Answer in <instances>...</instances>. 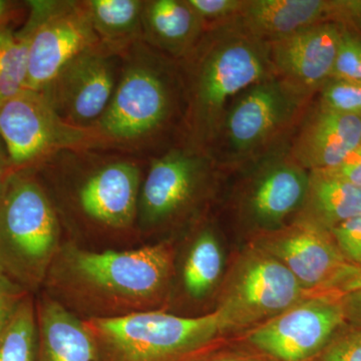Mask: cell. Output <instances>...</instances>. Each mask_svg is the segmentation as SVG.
<instances>
[{
  "label": "cell",
  "mask_w": 361,
  "mask_h": 361,
  "mask_svg": "<svg viewBox=\"0 0 361 361\" xmlns=\"http://www.w3.org/2000/svg\"><path fill=\"white\" fill-rule=\"evenodd\" d=\"M175 272L169 242L123 251H90L68 242L51 266L47 295L80 319L161 310Z\"/></svg>",
  "instance_id": "1"
},
{
  "label": "cell",
  "mask_w": 361,
  "mask_h": 361,
  "mask_svg": "<svg viewBox=\"0 0 361 361\" xmlns=\"http://www.w3.org/2000/svg\"><path fill=\"white\" fill-rule=\"evenodd\" d=\"M82 174L73 191V203L85 220L109 230L137 225L141 168L128 159L106 158L78 149Z\"/></svg>",
  "instance_id": "14"
},
{
  "label": "cell",
  "mask_w": 361,
  "mask_h": 361,
  "mask_svg": "<svg viewBox=\"0 0 361 361\" xmlns=\"http://www.w3.org/2000/svg\"><path fill=\"white\" fill-rule=\"evenodd\" d=\"M205 32V25L187 0L144 1L142 42L167 58H186Z\"/></svg>",
  "instance_id": "18"
},
{
  "label": "cell",
  "mask_w": 361,
  "mask_h": 361,
  "mask_svg": "<svg viewBox=\"0 0 361 361\" xmlns=\"http://www.w3.org/2000/svg\"><path fill=\"white\" fill-rule=\"evenodd\" d=\"M182 61L189 145L205 151L220 134L230 99L275 77L269 44L237 18L207 28Z\"/></svg>",
  "instance_id": "2"
},
{
  "label": "cell",
  "mask_w": 361,
  "mask_h": 361,
  "mask_svg": "<svg viewBox=\"0 0 361 361\" xmlns=\"http://www.w3.org/2000/svg\"><path fill=\"white\" fill-rule=\"evenodd\" d=\"M311 295L286 266L254 244L230 270L216 311L228 334L256 329Z\"/></svg>",
  "instance_id": "6"
},
{
  "label": "cell",
  "mask_w": 361,
  "mask_h": 361,
  "mask_svg": "<svg viewBox=\"0 0 361 361\" xmlns=\"http://www.w3.org/2000/svg\"><path fill=\"white\" fill-rule=\"evenodd\" d=\"M255 245L286 266L313 295L341 292L346 282L361 274L360 268L342 254L329 230L304 218L263 232Z\"/></svg>",
  "instance_id": "10"
},
{
  "label": "cell",
  "mask_w": 361,
  "mask_h": 361,
  "mask_svg": "<svg viewBox=\"0 0 361 361\" xmlns=\"http://www.w3.org/2000/svg\"><path fill=\"white\" fill-rule=\"evenodd\" d=\"M187 2L203 21L207 30L210 26L238 18L246 0H187Z\"/></svg>",
  "instance_id": "29"
},
{
  "label": "cell",
  "mask_w": 361,
  "mask_h": 361,
  "mask_svg": "<svg viewBox=\"0 0 361 361\" xmlns=\"http://www.w3.org/2000/svg\"><path fill=\"white\" fill-rule=\"evenodd\" d=\"M329 0H246L237 20L247 32L266 44L326 23Z\"/></svg>",
  "instance_id": "19"
},
{
  "label": "cell",
  "mask_w": 361,
  "mask_h": 361,
  "mask_svg": "<svg viewBox=\"0 0 361 361\" xmlns=\"http://www.w3.org/2000/svg\"><path fill=\"white\" fill-rule=\"evenodd\" d=\"M39 350L37 361H94L84 322L49 295L37 303Z\"/></svg>",
  "instance_id": "20"
},
{
  "label": "cell",
  "mask_w": 361,
  "mask_h": 361,
  "mask_svg": "<svg viewBox=\"0 0 361 361\" xmlns=\"http://www.w3.org/2000/svg\"><path fill=\"white\" fill-rule=\"evenodd\" d=\"M361 144V116L342 115L318 106L308 116L289 153L304 169L337 167Z\"/></svg>",
  "instance_id": "17"
},
{
  "label": "cell",
  "mask_w": 361,
  "mask_h": 361,
  "mask_svg": "<svg viewBox=\"0 0 361 361\" xmlns=\"http://www.w3.org/2000/svg\"><path fill=\"white\" fill-rule=\"evenodd\" d=\"M123 54L99 44L56 73L42 92L61 120L90 129L101 118L118 85Z\"/></svg>",
  "instance_id": "12"
},
{
  "label": "cell",
  "mask_w": 361,
  "mask_h": 361,
  "mask_svg": "<svg viewBox=\"0 0 361 361\" xmlns=\"http://www.w3.org/2000/svg\"><path fill=\"white\" fill-rule=\"evenodd\" d=\"M199 361H270L262 353L249 351H218L215 350Z\"/></svg>",
  "instance_id": "34"
},
{
  "label": "cell",
  "mask_w": 361,
  "mask_h": 361,
  "mask_svg": "<svg viewBox=\"0 0 361 361\" xmlns=\"http://www.w3.org/2000/svg\"><path fill=\"white\" fill-rule=\"evenodd\" d=\"M13 174V168H11V161H9L8 153L4 140L0 137V202L2 200L4 192H6L7 184H8L9 178Z\"/></svg>",
  "instance_id": "36"
},
{
  "label": "cell",
  "mask_w": 361,
  "mask_h": 361,
  "mask_svg": "<svg viewBox=\"0 0 361 361\" xmlns=\"http://www.w3.org/2000/svg\"><path fill=\"white\" fill-rule=\"evenodd\" d=\"M341 32V25L326 21L271 42L275 77L310 99L331 78Z\"/></svg>",
  "instance_id": "15"
},
{
  "label": "cell",
  "mask_w": 361,
  "mask_h": 361,
  "mask_svg": "<svg viewBox=\"0 0 361 361\" xmlns=\"http://www.w3.org/2000/svg\"><path fill=\"white\" fill-rule=\"evenodd\" d=\"M94 361H199L224 339L217 311L196 317L147 311L82 320Z\"/></svg>",
  "instance_id": "4"
},
{
  "label": "cell",
  "mask_w": 361,
  "mask_h": 361,
  "mask_svg": "<svg viewBox=\"0 0 361 361\" xmlns=\"http://www.w3.org/2000/svg\"><path fill=\"white\" fill-rule=\"evenodd\" d=\"M56 206L39 180L26 171L13 173L0 202V266L32 292L44 285L61 248Z\"/></svg>",
  "instance_id": "5"
},
{
  "label": "cell",
  "mask_w": 361,
  "mask_h": 361,
  "mask_svg": "<svg viewBox=\"0 0 361 361\" xmlns=\"http://www.w3.org/2000/svg\"><path fill=\"white\" fill-rule=\"evenodd\" d=\"M318 106L342 115L361 116V82L330 78L319 92Z\"/></svg>",
  "instance_id": "26"
},
{
  "label": "cell",
  "mask_w": 361,
  "mask_h": 361,
  "mask_svg": "<svg viewBox=\"0 0 361 361\" xmlns=\"http://www.w3.org/2000/svg\"><path fill=\"white\" fill-rule=\"evenodd\" d=\"M16 2L0 0V30L8 25L9 20L14 13Z\"/></svg>",
  "instance_id": "37"
},
{
  "label": "cell",
  "mask_w": 361,
  "mask_h": 361,
  "mask_svg": "<svg viewBox=\"0 0 361 361\" xmlns=\"http://www.w3.org/2000/svg\"><path fill=\"white\" fill-rule=\"evenodd\" d=\"M30 26L25 89L42 92L80 52L101 44L84 1L30 0Z\"/></svg>",
  "instance_id": "9"
},
{
  "label": "cell",
  "mask_w": 361,
  "mask_h": 361,
  "mask_svg": "<svg viewBox=\"0 0 361 361\" xmlns=\"http://www.w3.org/2000/svg\"><path fill=\"white\" fill-rule=\"evenodd\" d=\"M37 303L30 293L0 332V361H37Z\"/></svg>",
  "instance_id": "25"
},
{
  "label": "cell",
  "mask_w": 361,
  "mask_h": 361,
  "mask_svg": "<svg viewBox=\"0 0 361 361\" xmlns=\"http://www.w3.org/2000/svg\"><path fill=\"white\" fill-rule=\"evenodd\" d=\"M322 172L361 187V144L337 167Z\"/></svg>",
  "instance_id": "33"
},
{
  "label": "cell",
  "mask_w": 361,
  "mask_h": 361,
  "mask_svg": "<svg viewBox=\"0 0 361 361\" xmlns=\"http://www.w3.org/2000/svg\"><path fill=\"white\" fill-rule=\"evenodd\" d=\"M346 322L341 292L316 294L251 330L252 348L274 361H305L322 350Z\"/></svg>",
  "instance_id": "11"
},
{
  "label": "cell",
  "mask_w": 361,
  "mask_h": 361,
  "mask_svg": "<svg viewBox=\"0 0 361 361\" xmlns=\"http://www.w3.org/2000/svg\"><path fill=\"white\" fill-rule=\"evenodd\" d=\"M84 4L102 44L123 52L142 42V0H85Z\"/></svg>",
  "instance_id": "22"
},
{
  "label": "cell",
  "mask_w": 361,
  "mask_h": 361,
  "mask_svg": "<svg viewBox=\"0 0 361 361\" xmlns=\"http://www.w3.org/2000/svg\"><path fill=\"white\" fill-rule=\"evenodd\" d=\"M342 302L346 322L353 323V326L361 327V289L342 293Z\"/></svg>",
  "instance_id": "35"
},
{
  "label": "cell",
  "mask_w": 361,
  "mask_h": 361,
  "mask_svg": "<svg viewBox=\"0 0 361 361\" xmlns=\"http://www.w3.org/2000/svg\"><path fill=\"white\" fill-rule=\"evenodd\" d=\"M305 361H361V327L339 331L322 350Z\"/></svg>",
  "instance_id": "28"
},
{
  "label": "cell",
  "mask_w": 361,
  "mask_h": 361,
  "mask_svg": "<svg viewBox=\"0 0 361 361\" xmlns=\"http://www.w3.org/2000/svg\"><path fill=\"white\" fill-rule=\"evenodd\" d=\"M342 254L361 270V216L330 230Z\"/></svg>",
  "instance_id": "30"
},
{
  "label": "cell",
  "mask_w": 361,
  "mask_h": 361,
  "mask_svg": "<svg viewBox=\"0 0 361 361\" xmlns=\"http://www.w3.org/2000/svg\"><path fill=\"white\" fill-rule=\"evenodd\" d=\"M163 56L139 42L122 56L120 78L108 108L92 128L94 147L135 146L158 135L177 106L180 75Z\"/></svg>",
  "instance_id": "3"
},
{
  "label": "cell",
  "mask_w": 361,
  "mask_h": 361,
  "mask_svg": "<svg viewBox=\"0 0 361 361\" xmlns=\"http://www.w3.org/2000/svg\"><path fill=\"white\" fill-rule=\"evenodd\" d=\"M329 21L361 37V0H329Z\"/></svg>",
  "instance_id": "32"
},
{
  "label": "cell",
  "mask_w": 361,
  "mask_h": 361,
  "mask_svg": "<svg viewBox=\"0 0 361 361\" xmlns=\"http://www.w3.org/2000/svg\"><path fill=\"white\" fill-rule=\"evenodd\" d=\"M306 101L276 77L262 80L228 109L219 135L232 157L256 155L290 128Z\"/></svg>",
  "instance_id": "13"
},
{
  "label": "cell",
  "mask_w": 361,
  "mask_h": 361,
  "mask_svg": "<svg viewBox=\"0 0 361 361\" xmlns=\"http://www.w3.org/2000/svg\"><path fill=\"white\" fill-rule=\"evenodd\" d=\"M331 78L361 82V37L343 26Z\"/></svg>",
  "instance_id": "27"
},
{
  "label": "cell",
  "mask_w": 361,
  "mask_h": 361,
  "mask_svg": "<svg viewBox=\"0 0 361 361\" xmlns=\"http://www.w3.org/2000/svg\"><path fill=\"white\" fill-rule=\"evenodd\" d=\"M301 218L331 230L361 216V187L322 172H310Z\"/></svg>",
  "instance_id": "21"
},
{
  "label": "cell",
  "mask_w": 361,
  "mask_h": 361,
  "mask_svg": "<svg viewBox=\"0 0 361 361\" xmlns=\"http://www.w3.org/2000/svg\"><path fill=\"white\" fill-rule=\"evenodd\" d=\"M0 137L13 173L42 165L61 152L94 147L92 130L66 123L44 92L27 89L0 104Z\"/></svg>",
  "instance_id": "7"
},
{
  "label": "cell",
  "mask_w": 361,
  "mask_h": 361,
  "mask_svg": "<svg viewBox=\"0 0 361 361\" xmlns=\"http://www.w3.org/2000/svg\"><path fill=\"white\" fill-rule=\"evenodd\" d=\"M30 294L0 266V332L6 326L21 301Z\"/></svg>",
  "instance_id": "31"
},
{
  "label": "cell",
  "mask_w": 361,
  "mask_h": 361,
  "mask_svg": "<svg viewBox=\"0 0 361 361\" xmlns=\"http://www.w3.org/2000/svg\"><path fill=\"white\" fill-rule=\"evenodd\" d=\"M224 256L219 239L210 229L199 233L185 257L182 282L188 295L202 299L208 295L222 276Z\"/></svg>",
  "instance_id": "23"
},
{
  "label": "cell",
  "mask_w": 361,
  "mask_h": 361,
  "mask_svg": "<svg viewBox=\"0 0 361 361\" xmlns=\"http://www.w3.org/2000/svg\"><path fill=\"white\" fill-rule=\"evenodd\" d=\"M357 289H361V274L346 282L341 287V293H348V292L357 290Z\"/></svg>",
  "instance_id": "38"
},
{
  "label": "cell",
  "mask_w": 361,
  "mask_h": 361,
  "mask_svg": "<svg viewBox=\"0 0 361 361\" xmlns=\"http://www.w3.org/2000/svg\"><path fill=\"white\" fill-rule=\"evenodd\" d=\"M244 196V210L249 220L263 231L283 227L289 216L302 209L310 171L304 169L287 152L265 157Z\"/></svg>",
  "instance_id": "16"
},
{
  "label": "cell",
  "mask_w": 361,
  "mask_h": 361,
  "mask_svg": "<svg viewBox=\"0 0 361 361\" xmlns=\"http://www.w3.org/2000/svg\"><path fill=\"white\" fill-rule=\"evenodd\" d=\"M30 40L26 21L20 30L8 25L0 30V104L25 89Z\"/></svg>",
  "instance_id": "24"
},
{
  "label": "cell",
  "mask_w": 361,
  "mask_h": 361,
  "mask_svg": "<svg viewBox=\"0 0 361 361\" xmlns=\"http://www.w3.org/2000/svg\"><path fill=\"white\" fill-rule=\"evenodd\" d=\"M212 157L188 145L154 159L142 178L137 225L153 231L175 224L193 210L205 193Z\"/></svg>",
  "instance_id": "8"
}]
</instances>
